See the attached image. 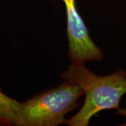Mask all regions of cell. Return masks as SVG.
Wrapping results in <instances>:
<instances>
[{"label":"cell","mask_w":126,"mask_h":126,"mask_svg":"<svg viewBox=\"0 0 126 126\" xmlns=\"http://www.w3.org/2000/svg\"><path fill=\"white\" fill-rule=\"evenodd\" d=\"M21 103L3 93L0 89V126H18Z\"/></svg>","instance_id":"cell-4"},{"label":"cell","mask_w":126,"mask_h":126,"mask_svg":"<svg viewBox=\"0 0 126 126\" xmlns=\"http://www.w3.org/2000/svg\"><path fill=\"white\" fill-rule=\"evenodd\" d=\"M67 14L68 57L74 64L99 61L103 58L102 50L92 41L85 23L78 13L76 0H62Z\"/></svg>","instance_id":"cell-3"},{"label":"cell","mask_w":126,"mask_h":126,"mask_svg":"<svg viewBox=\"0 0 126 126\" xmlns=\"http://www.w3.org/2000/svg\"><path fill=\"white\" fill-rule=\"evenodd\" d=\"M84 94L80 86L65 81L21 103L18 126H56L66 123L65 115L78 107Z\"/></svg>","instance_id":"cell-2"},{"label":"cell","mask_w":126,"mask_h":126,"mask_svg":"<svg viewBox=\"0 0 126 126\" xmlns=\"http://www.w3.org/2000/svg\"><path fill=\"white\" fill-rule=\"evenodd\" d=\"M65 81L80 86L85 102L75 116L66 121L69 126H88L91 118L106 109H119L121 97L126 94V71L118 70L107 76L94 74L84 64H74L61 74Z\"/></svg>","instance_id":"cell-1"},{"label":"cell","mask_w":126,"mask_h":126,"mask_svg":"<svg viewBox=\"0 0 126 126\" xmlns=\"http://www.w3.org/2000/svg\"><path fill=\"white\" fill-rule=\"evenodd\" d=\"M116 113L118 114V115L123 116L126 117V109H118Z\"/></svg>","instance_id":"cell-5"}]
</instances>
